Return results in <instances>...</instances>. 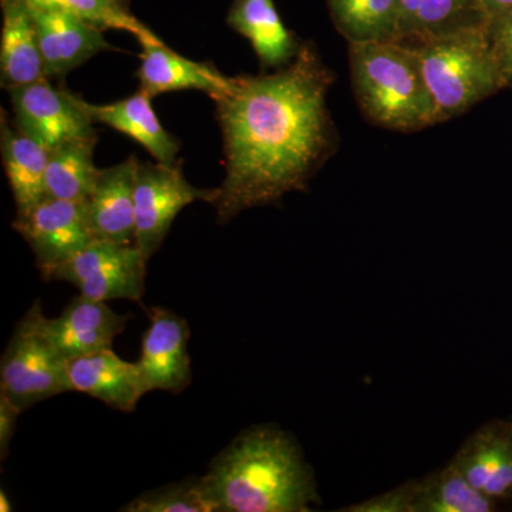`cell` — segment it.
<instances>
[{
  "instance_id": "26",
  "label": "cell",
  "mask_w": 512,
  "mask_h": 512,
  "mask_svg": "<svg viewBox=\"0 0 512 512\" xmlns=\"http://www.w3.org/2000/svg\"><path fill=\"white\" fill-rule=\"evenodd\" d=\"M123 512H212L202 491L200 478L163 485L134 498L120 508Z\"/></svg>"
},
{
  "instance_id": "21",
  "label": "cell",
  "mask_w": 512,
  "mask_h": 512,
  "mask_svg": "<svg viewBox=\"0 0 512 512\" xmlns=\"http://www.w3.org/2000/svg\"><path fill=\"white\" fill-rule=\"evenodd\" d=\"M0 148L3 167L16 204V217L28 214L46 198V168L50 151L18 128L10 126L2 110Z\"/></svg>"
},
{
  "instance_id": "30",
  "label": "cell",
  "mask_w": 512,
  "mask_h": 512,
  "mask_svg": "<svg viewBox=\"0 0 512 512\" xmlns=\"http://www.w3.org/2000/svg\"><path fill=\"white\" fill-rule=\"evenodd\" d=\"M0 511L9 512L12 511V504H10L8 494L5 491H0Z\"/></svg>"
},
{
  "instance_id": "13",
  "label": "cell",
  "mask_w": 512,
  "mask_h": 512,
  "mask_svg": "<svg viewBox=\"0 0 512 512\" xmlns=\"http://www.w3.org/2000/svg\"><path fill=\"white\" fill-rule=\"evenodd\" d=\"M46 76L63 77L93 56L113 50L104 30L52 6L29 2Z\"/></svg>"
},
{
  "instance_id": "28",
  "label": "cell",
  "mask_w": 512,
  "mask_h": 512,
  "mask_svg": "<svg viewBox=\"0 0 512 512\" xmlns=\"http://www.w3.org/2000/svg\"><path fill=\"white\" fill-rule=\"evenodd\" d=\"M20 413L22 410L6 394L0 393V458L2 461L8 457L10 441L15 436Z\"/></svg>"
},
{
  "instance_id": "23",
  "label": "cell",
  "mask_w": 512,
  "mask_h": 512,
  "mask_svg": "<svg viewBox=\"0 0 512 512\" xmlns=\"http://www.w3.org/2000/svg\"><path fill=\"white\" fill-rule=\"evenodd\" d=\"M99 136L77 138L50 150L46 168V197L87 201L99 178L94 148Z\"/></svg>"
},
{
  "instance_id": "16",
  "label": "cell",
  "mask_w": 512,
  "mask_h": 512,
  "mask_svg": "<svg viewBox=\"0 0 512 512\" xmlns=\"http://www.w3.org/2000/svg\"><path fill=\"white\" fill-rule=\"evenodd\" d=\"M138 158L100 170L92 195L86 201L90 224L97 239L136 244L134 185Z\"/></svg>"
},
{
  "instance_id": "7",
  "label": "cell",
  "mask_w": 512,
  "mask_h": 512,
  "mask_svg": "<svg viewBox=\"0 0 512 512\" xmlns=\"http://www.w3.org/2000/svg\"><path fill=\"white\" fill-rule=\"evenodd\" d=\"M215 188L201 190L188 183L180 161L174 165L138 161L134 204L136 245L147 259L156 254L177 215L195 201L211 204Z\"/></svg>"
},
{
  "instance_id": "2",
  "label": "cell",
  "mask_w": 512,
  "mask_h": 512,
  "mask_svg": "<svg viewBox=\"0 0 512 512\" xmlns=\"http://www.w3.org/2000/svg\"><path fill=\"white\" fill-rule=\"evenodd\" d=\"M200 484L212 512H306L320 503L301 448L274 426L242 431Z\"/></svg>"
},
{
  "instance_id": "24",
  "label": "cell",
  "mask_w": 512,
  "mask_h": 512,
  "mask_svg": "<svg viewBox=\"0 0 512 512\" xmlns=\"http://www.w3.org/2000/svg\"><path fill=\"white\" fill-rule=\"evenodd\" d=\"M340 35L349 43L387 42L399 33V0H326Z\"/></svg>"
},
{
  "instance_id": "10",
  "label": "cell",
  "mask_w": 512,
  "mask_h": 512,
  "mask_svg": "<svg viewBox=\"0 0 512 512\" xmlns=\"http://www.w3.org/2000/svg\"><path fill=\"white\" fill-rule=\"evenodd\" d=\"M495 501L476 490L453 464L409 481L345 511L356 512H490Z\"/></svg>"
},
{
  "instance_id": "18",
  "label": "cell",
  "mask_w": 512,
  "mask_h": 512,
  "mask_svg": "<svg viewBox=\"0 0 512 512\" xmlns=\"http://www.w3.org/2000/svg\"><path fill=\"white\" fill-rule=\"evenodd\" d=\"M151 100L153 97L141 89L127 99L109 104L89 103L79 96L80 106L94 124H104L133 138L157 163L177 164L180 141L160 123Z\"/></svg>"
},
{
  "instance_id": "15",
  "label": "cell",
  "mask_w": 512,
  "mask_h": 512,
  "mask_svg": "<svg viewBox=\"0 0 512 512\" xmlns=\"http://www.w3.org/2000/svg\"><path fill=\"white\" fill-rule=\"evenodd\" d=\"M67 376L73 392L89 394L119 412H134L148 393L138 363L126 362L111 349L69 360Z\"/></svg>"
},
{
  "instance_id": "5",
  "label": "cell",
  "mask_w": 512,
  "mask_h": 512,
  "mask_svg": "<svg viewBox=\"0 0 512 512\" xmlns=\"http://www.w3.org/2000/svg\"><path fill=\"white\" fill-rule=\"evenodd\" d=\"M37 301L23 316L0 362V393L22 412L36 403L73 392L67 376V360L57 353L39 328Z\"/></svg>"
},
{
  "instance_id": "9",
  "label": "cell",
  "mask_w": 512,
  "mask_h": 512,
  "mask_svg": "<svg viewBox=\"0 0 512 512\" xmlns=\"http://www.w3.org/2000/svg\"><path fill=\"white\" fill-rule=\"evenodd\" d=\"M8 93L15 127L49 151L67 141L97 136L79 96L57 89L49 79L12 87Z\"/></svg>"
},
{
  "instance_id": "6",
  "label": "cell",
  "mask_w": 512,
  "mask_h": 512,
  "mask_svg": "<svg viewBox=\"0 0 512 512\" xmlns=\"http://www.w3.org/2000/svg\"><path fill=\"white\" fill-rule=\"evenodd\" d=\"M147 262L136 244L96 239L57 268L49 281L69 282L94 301L140 302L146 292Z\"/></svg>"
},
{
  "instance_id": "8",
  "label": "cell",
  "mask_w": 512,
  "mask_h": 512,
  "mask_svg": "<svg viewBox=\"0 0 512 512\" xmlns=\"http://www.w3.org/2000/svg\"><path fill=\"white\" fill-rule=\"evenodd\" d=\"M13 229L32 249L37 268L46 281L57 268L97 239L86 201L46 197L28 214L16 217Z\"/></svg>"
},
{
  "instance_id": "14",
  "label": "cell",
  "mask_w": 512,
  "mask_h": 512,
  "mask_svg": "<svg viewBox=\"0 0 512 512\" xmlns=\"http://www.w3.org/2000/svg\"><path fill=\"white\" fill-rule=\"evenodd\" d=\"M461 476L497 503L512 497V421L493 420L474 431L450 461Z\"/></svg>"
},
{
  "instance_id": "3",
  "label": "cell",
  "mask_w": 512,
  "mask_h": 512,
  "mask_svg": "<svg viewBox=\"0 0 512 512\" xmlns=\"http://www.w3.org/2000/svg\"><path fill=\"white\" fill-rule=\"evenodd\" d=\"M352 87L363 116L387 130L419 131L440 123L416 47L409 43H349Z\"/></svg>"
},
{
  "instance_id": "27",
  "label": "cell",
  "mask_w": 512,
  "mask_h": 512,
  "mask_svg": "<svg viewBox=\"0 0 512 512\" xmlns=\"http://www.w3.org/2000/svg\"><path fill=\"white\" fill-rule=\"evenodd\" d=\"M484 28L501 69L512 83V8L485 20Z\"/></svg>"
},
{
  "instance_id": "11",
  "label": "cell",
  "mask_w": 512,
  "mask_h": 512,
  "mask_svg": "<svg viewBox=\"0 0 512 512\" xmlns=\"http://www.w3.org/2000/svg\"><path fill=\"white\" fill-rule=\"evenodd\" d=\"M148 316L150 326L141 340L137 362L148 393H181L191 383L190 326L180 315L161 306L150 309Z\"/></svg>"
},
{
  "instance_id": "29",
  "label": "cell",
  "mask_w": 512,
  "mask_h": 512,
  "mask_svg": "<svg viewBox=\"0 0 512 512\" xmlns=\"http://www.w3.org/2000/svg\"><path fill=\"white\" fill-rule=\"evenodd\" d=\"M481 12H483L484 22L495 13L512 8V0H480Z\"/></svg>"
},
{
  "instance_id": "19",
  "label": "cell",
  "mask_w": 512,
  "mask_h": 512,
  "mask_svg": "<svg viewBox=\"0 0 512 512\" xmlns=\"http://www.w3.org/2000/svg\"><path fill=\"white\" fill-rule=\"evenodd\" d=\"M227 23L247 37L265 69L286 66L301 50V43L282 22L274 0H234Z\"/></svg>"
},
{
  "instance_id": "4",
  "label": "cell",
  "mask_w": 512,
  "mask_h": 512,
  "mask_svg": "<svg viewBox=\"0 0 512 512\" xmlns=\"http://www.w3.org/2000/svg\"><path fill=\"white\" fill-rule=\"evenodd\" d=\"M412 46L419 52L440 123L466 113L510 84L484 23L433 36Z\"/></svg>"
},
{
  "instance_id": "20",
  "label": "cell",
  "mask_w": 512,
  "mask_h": 512,
  "mask_svg": "<svg viewBox=\"0 0 512 512\" xmlns=\"http://www.w3.org/2000/svg\"><path fill=\"white\" fill-rule=\"evenodd\" d=\"M0 80L6 90L49 79L25 0H0Z\"/></svg>"
},
{
  "instance_id": "12",
  "label": "cell",
  "mask_w": 512,
  "mask_h": 512,
  "mask_svg": "<svg viewBox=\"0 0 512 512\" xmlns=\"http://www.w3.org/2000/svg\"><path fill=\"white\" fill-rule=\"evenodd\" d=\"M130 315H119L106 305L80 295L70 301L57 318L39 312V328L50 345L67 362L77 357L111 349L124 332Z\"/></svg>"
},
{
  "instance_id": "1",
  "label": "cell",
  "mask_w": 512,
  "mask_h": 512,
  "mask_svg": "<svg viewBox=\"0 0 512 512\" xmlns=\"http://www.w3.org/2000/svg\"><path fill=\"white\" fill-rule=\"evenodd\" d=\"M332 83L318 50L302 45L278 72L231 77L212 99L224 143L225 177L211 201L220 224L305 190L335 151Z\"/></svg>"
},
{
  "instance_id": "22",
  "label": "cell",
  "mask_w": 512,
  "mask_h": 512,
  "mask_svg": "<svg viewBox=\"0 0 512 512\" xmlns=\"http://www.w3.org/2000/svg\"><path fill=\"white\" fill-rule=\"evenodd\" d=\"M483 23L480 0H399L397 42L413 45Z\"/></svg>"
},
{
  "instance_id": "25",
  "label": "cell",
  "mask_w": 512,
  "mask_h": 512,
  "mask_svg": "<svg viewBox=\"0 0 512 512\" xmlns=\"http://www.w3.org/2000/svg\"><path fill=\"white\" fill-rule=\"evenodd\" d=\"M39 5L52 6L101 30H123L141 43H163L150 28L133 15L128 0H29Z\"/></svg>"
},
{
  "instance_id": "17",
  "label": "cell",
  "mask_w": 512,
  "mask_h": 512,
  "mask_svg": "<svg viewBox=\"0 0 512 512\" xmlns=\"http://www.w3.org/2000/svg\"><path fill=\"white\" fill-rule=\"evenodd\" d=\"M137 79L140 89L151 97L180 90H201L211 99L227 92L231 77L208 62H194L178 55L165 43H141Z\"/></svg>"
}]
</instances>
